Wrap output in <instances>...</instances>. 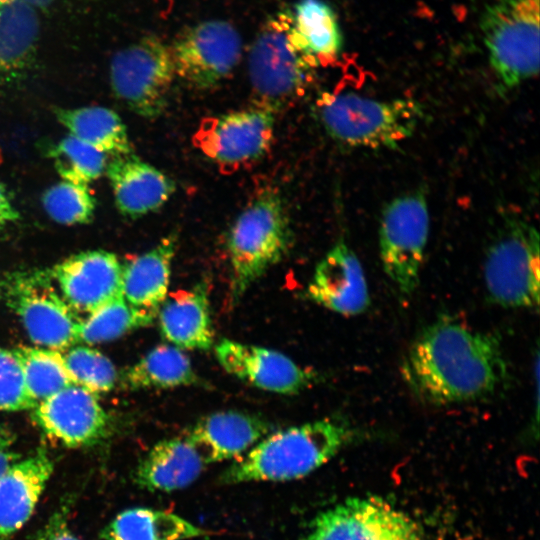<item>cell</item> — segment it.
<instances>
[{
  "mask_svg": "<svg viewBox=\"0 0 540 540\" xmlns=\"http://www.w3.org/2000/svg\"><path fill=\"white\" fill-rule=\"evenodd\" d=\"M401 375L419 401L447 406L496 394L508 380V365L495 335L442 316L412 341Z\"/></svg>",
  "mask_w": 540,
  "mask_h": 540,
  "instance_id": "6da1fadb",
  "label": "cell"
},
{
  "mask_svg": "<svg viewBox=\"0 0 540 540\" xmlns=\"http://www.w3.org/2000/svg\"><path fill=\"white\" fill-rule=\"evenodd\" d=\"M351 437V428L332 418L268 433L221 474L220 482H286L305 477L334 457Z\"/></svg>",
  "mask_w": 540,
  "mask_h": 540,
  "instance_id": "7a4b0ae2",
  "label": "cell"
},
{
  "mask_svg": "<svg viewBox=\"0 0 540 540\" xmlns=\"http://www.w3.org/2000/svg\"><path fill=\"white\" fill-rule=\"evenodd\" d=\"M316 107L327 134L357 148H396L413 135L423 117L415 100H379L348 91L323 92Z\"/></svg>",
  "mask_w": 540,
  "mask_h": 540,
  "instance_id": "3957f363",
  "label": "cell"
},
{
  "mask_svg": "<svg viewBox=\"0 0 540 540\" xmlns=\"http://www.w3.org/2000/svg\"><path fill=\"white\" fill-rule=\"evenodd\" d=\"M291 244L292 230L281 196L273 190L261 191L241 211L227 235L231 302L237 304L286 255Z\"/></svg>",
  "mask_w": 540,
  "mask_h": 540,
  "instance_id": "277c9868",
  "label": "cell"
},
{
  "mask_svg": "<svg viewBox=\"0 0 540 540\" xmlns=\"http://www.w3.org/2000/svg\"><path fill=\"white\" fill-rule=\"evenodd\" d=\"M317 67L296 40L292 12L271 15L261 26L248 56L255 106L274 113L292 104L305 93Z\"/></svg>",
  "mask_w": 540,
  "mask_h": 540,
  "instance_id": "5b68a950",
  "label": "cell"
},
{
  "mask_svg": "<svg viewBox=\"0 0 540 540\" xmlns=\"http://www.w3.org/2000/svg\"><path fill=\"white\" fill-rule=\"evenodd\" d=\"M480 29L491 68L506 88L539 71V0H486Z\"/></svg>",
  "mask_w": 540,
  "mask_h": 540,
  "instance_id": "8992f818",
  "label": "cell"
},
{
  "mask_svg": "<svg viewBox=\"0 0 540 540\" xmlns=\"http://www.w3.org/2000/svg\"><path fill=\"white\" fill-rule=\"evenodd\" d=\"M539 234L528 221L508 218L489 245L483 276L489 300L505 308L539 307Z\"/></svg>",
  "mask_w": 540,
  "mask_h": 540,
  "instance_id": "52a82bcc",
  "label": "cell"
},
{
  "mask_svg": "<svg viewBox=\"0 0 540 540\" xmlns=\"http://www.w3.org/2000/svg\"><path fill=\"white\" fill-rule=\"evenodd\" d=\"M425 195L414 191L393 198L383 209L379 226V255L383 270L403 297L419 285L429 235Z\"/></svg>",
  "mask_w": 540,
  "mask_h": 540,
  "instance_id": "ba28073f",
  "label": "cell"
},
{
  "mask_svg": "<svg viewBox=\"0 0 540 540\" xmlns=\"http://www.w3.org/2000/svg\"><path fill=\"white\" fill-rule=\"evenodd\" d=\"M109 75L115 96L130 110L156 118L176 76L170 47L157 36H144L113 55Z\"/></svg>",
  "mask_w": 540,
  "mask_h": 540,
  "instance_id": "9c48e42d",
  "label": "cell"
},
{
  "mask_svg": "<svg viewBox=\"0 0 540 540\" xmlns=\"http://www.w3.org/2000/svg\"><path fill=\"white\" fill-rule=\"evenodd\" d=\"M6 284L7 303L34 344L60 351L78 343L81 318L52 285L50 271L18 272Z\"/></svg>",
  "mask_w": 540,
  "mask_h": 540,
  "instance_id": "30bf717a",
  "label": "cell"
},
{
  "mask_svg": "<svg viewBox=\"0 0 540 540\" xmlns=\"http://www.w3.org/2000/svg\"><path fill=\"white\" fill-rule=\"evenodd\" d=\"M175 74L195 89L219 85L238 64L242 42L224 20H206L183 29L170 47Z\"/></svg>",
  "mask_w": 540,
  "mask_h": 540,
  "instance_id": "8fae6325",
  "label": "cell"
},
{
  "mask_svg": "<svg viewBox=\"0 0 540 540\" xmlns=\"http://www.w3.org/2000/svg\"><path fill=\"white\" fill-rule=\"evenodd\" d=\"M304 540H424L420 526L377 496L353 497L320 513Z\"/></svg>",
  "mask_w": 540,
  "mask_h": 540,
  "instance_id": "7c38bea8",
  "label": "cell"
},
{
  "mask_svg": "<svg viewBox=\"0 0 540 540\" xmlns=\"http://www.w3.org/2000/svg\"><path fill=\"white\" fill-rule=\"evenodd\" d=\"M273 131L274 113L254 106L204 118L193 143L228 173L263 156L271 146Z\"/></svg>",
  "mask_w": 540,
  "mask_h": 540,
  "instance_id": "4fadbf2b",
  "label": "cell"
},
{
  "mask_svg": "<svg viewBox=\"0 0 540 540\" xmlns=\"http://www.w3.org/2000/svg\"><path fill=\"white\" fill-rule=\"evenodd\" d=\"M32 418L49 438L69 448L94 445L108 434V416L96 394L75 384L39 402Z\"/></svg>",
  "mask_w": 540,
  "mask_h": 540,
  "instance_id": "5bb4252c",
  "label": "cell"
},
{
  "mask_svg": "<svg viewBox=\"0 0 540 540\" xmlns=\"http://www.w3.org/2000/svg\"><path fill=\"white\" fill-rule=\"evenodd\" d=\"M50 275L76 313L90 314L122 295V264L114 253L89 250L58 263Z\"/></svg>",
  "mask_w": 540,
  "mask_h": 540,
  "instance_id": "9a60e30c",
  "label": "cell"
},
{
  "mask_svg": "<svg viewBox=\"0 0 540 540\" xmlns=\"http://www.w3.org/2000/svg\"><path fill=\"white\" fill-rule=\"evenodd\" d=\"M214 352L227 373L268 392L295 395L316 380L312 371L266 347L223 339L215 345Z\"/></svg>",
  "mask_w": 540,
  "mask_h": 540,
  "instance_id": "2e32d148",
  "label": "cell"
},
{
  "mask_svg": "<svg viewBox=\"0 0 540 540\" xmlns=\"http://www.w3.org/2000/svg\"><path fill=\"white\" fill-rule=\"evenodd\" d=\"M307 297L343 316H357L370 305L368 283L354 251L339 240L316 265Z\"/></svg>",
  "mask_w": 540,
  "mask_h": 540,
  "instance_id": "e0dca14e",
  "label": "cell"
},
{
  "mask_svg": "<svg viewBox=\"0 0 540 540\" xmlns=\"http://www.w3.org/2000/svg\"><path fill=\"white\" fill-rule=\"evenodd\" d=\"M105 172L119 212L130 218L159 209L176 188L166 174L132 153L112 156Z\"/></svg>",
  "mask_w": 540,
  "mask_h": 540,
  "instance_id": "ac0fdd59",
  "label": "cell"
},
{
  "mask_svg": "<svg viewBox=\"0 0 540 540\" xmlns=\"http://www.w3.org/2000/svg\"><path fill=\"white\" fill-rule=\"evenodd\" d=\"M53 469L52 459L41 449L14 461L0 477V540L10 539L29 520Z\"/></svg>",
  "mask_w": 540,
  "mask_h": 540,
  "instance_id": "d6986e66",
  "label": "cell"
},
{
  "mask_svg": "<svg viewBox=\"0 0 540 540\" xmlns=\"http://www.w3.org/2000/svg\"><path fill=\"white\" fill-rule=\"evenodd\" d=\"M270 433L261 417L241 411H220L199 419L185 434L208 464L237 459Z\"/></svg>",
  "mask_w": 540,
  "mask_h": 540,
  "instance_id": "ffe728a7",
  "label": "cell"
},
{
  "mask_svg": "<svg viewBox=\"0 0 540 540\" xmlns=\"http://www.w3.org/2000/svg\"><path fill=\"white\" fill-rule=\"evenodd\" d=\"M209 290L205 282L166 297L157 310L162 337L183 350H209L214 344Z\"/></svg>",
  "mask_w": 540,
  "mask_h": 540,
  "instance_id": "44dd1931",
  "label": "cell"
},
{
  "mask_svg": "<svg viewBox=\"0 0 540 540\" xmlns=\"http://www.w3.org/2000/svg\"><path fill=\"white\" fill-rule=\"evenodd\" d=\"M208 465L186 435L163 439L139 462L134 480L149 491H177L195 482Z\"/></svg>",
  "mask_w": 540,
  "mask_h": 540,
  "instance_id": "7402d4cb",
  "label": "cell"
},
{
  "mask_svg": "<svg viewBox=\"0 0 540 540\" xmlns=\"http://www.w3.org/2000/svg\"><path fill=\"white\" fill-rule=\"evenodd\" d=\"M177 235L164 237L149 251L122 264V296L132 306L157 311L168 296Z\"/></svg>",
  "mask_w": 540,
  "mask_h": 540,
  "instance_id": "603a6c76",
  "label": "cell"
},
{
  "mask_svg": "<svg viewBox=\"0 0 540 540\" xmlns=\"http://www.w3.org/2000/svg\"><path fill=\"white\" fill-rule=\"evenodd\" d=\"M209 531L164 510L134 507L116 515L101 531L103 540H189Z\"/></svg>",
  "mask_w": 540,
  "mask_h": 540,
  "instance_id": "cb8c5ba5",
  "label": "cell"
},
{
  "mask_svg": "<svg viewBox=\"0 0 540 540\" xmlns=\"http://www.w3.org/2000/svg\"><path fill=\"white\" fill-rule=\"evenodd\" d=\"M39 32L36 8L23 0L0 4V78L18 74L28 65Z\"/></svg>",
  "mask_w": 540,
  "mask_h": 540,
  "instance_id": "d4e9b609",
  "label": "cell"
},
{
  "mask_svg": "<svg viewBox=\"0 0 540 540\" xmlns=\"http://www.w3.org/2000/svg\"><path fill=\"white\" fill-rule=\"evenodd\" d=\"M54 113L69 134L106 155L132 153L126 127L113 110L102 106H85L74 109L57 108Z\"/></svg>",
  "mask_w": 540,
  "mask_h": 540,
  "instance_id": "484cf974",
  "label": "cell"
},
{
  "mask_svg": "<svg viewBox=\"0 0 540 540\" xmlns=\"http://www.w3.org/2000/svg\"><path fill=\"white\" fill-rule=\"evenodd\" d=\"M293 29L302 51L315 62L327 64L342 49V34L333 9L323 0H299L294 7Z\"/></svg>",
  "mask_w": 540,
  "mask_h": 540,
  "instance_id": "4316f807",
  "label": "cell"
},
{
  "mask_svg": "<svg viewBox=\"0 0 540 540\" xmlns=\"http://www.w3.org/2000/svg\"><path fill=\"white\" fill-rule=\"evenodd\" d=\"M199 378L183 350L161 344L148 351L122 376L126 388L170 389L198 384Z\"/></svg>",
  "mask_w": 540,
  "mask_h": 540,
  "instance_id": "83f0119b",
  "label": "cell"
},
{
  "mask_svg": "<svg viewBox=\"0 0 540 540\" xmlns=\"http://www.w3.org/2000/svg\"><path fill=\"white\" fill-rule=\"evenodd\" d=\"M156 317L157 311L134 307L121 295L81 319L78 342L92 345L111 341L151 325Z\"/></svg>",
  "mask_w": 540,
  "mask_h": 540,
  "instance_id": "f1b7e54d",
  "label": "cell"
},
{
  "mask_svg": "<svg viewBox=\"0 0 540 540\" xmlns=\"http://www.w3.org/2000/svg\"><path fill=\"white\" fill-rule=\"evenodd\" d=\"M12 351L21 364L27 390L36 405L74 384L60 351L28 346Z\"/></svg>",
  "mask_w": 540,
  "mask_h": 540,
  "instance_id": "f546056e",
  "label": "cell"
},
{
  "mask_svg": "<svg viewBox=\"0 0 540 540\" xmlns=\"http://www.w3.org/2000/svg\"><path fill=\"white\" fill-rule=\"evenodd\" d=\"M47 156L64 181L88 185L107 167V155L69 134L47 147Z\"/></svg>",
  "mask_w": 540,
  "mask_h": 540,
  "instance_id": "4dcf8cb0",
  "label": "cell"
},
{
  "mask_svg": "<svg viewBox=\"0 0 540 540\" xmlns=\"http://www.w3.org/2000/svg\"><path fill=\"white\" fill-rule=\"evenodd\" d=\"M42 204L47 215L63 225L89 223L96 208L95 197L88 185L64 180L44 192Z\"/></svg>",
  "mask_w": 540,
  "mask_h": 540,
  "instance_id": "1f68e13d",
  "label": "cell"
},
{
  "mask_svg": "<svg viewBox=\"0 0 540 540\" xmlns=\"http://www.w3.org/2000/svg\"><path fill=\"white\" fill-rule=\"evenodd\" d=\"M62 355L75 385L94 394L113 389L117 371L112 361L103 353L87 346H72Z\"/></svg>",
  "mask_w": 540,
  "mask_h": 540,
  "instance_id": "d6a6232c",
  "label": "cell"
},
{
  "mask_svg": "<svg viewBox=\"0 0 540 540\" xmlns=\"http://www.w3.org/2000/svg\"><path fill=\"white\" fill-rule=\"evenodd\" d=\"M35 406L20 362L13 351L0 347V410L21 411Z\"/></svg>",
  "mask_w": 540,
  "mask_h": 540,
  "instance_id": "836d02e7",
  "label": "cell"
},
{
  "mask_svg": "<svg viewBox=\"0 0 540 540\" xmlns=\"http://www.w3.org/2000/svg\"><path fill=\"white\" fill-rule=\"evenodd\" d=\"M67 508L57 510L39 531L35 540H80L68 524Z\"/></svg>",
  "mask_w": 540,
  "mask_h": 540,
  "instance_id": "e575fe53",
  "label": "cell"
},
{
  "mask_svg": "<svg viewBox=\"0 0 540 540\" xmlns=\"http://www.w3.org/2000/svg\"><path fill=\"white\" fill-rule=\"evenodd\" d=\"M18 218L17 209L12 204L6 189L0 183V226L16 221Z\"/></svg>",
  "mask_w": 540,
  "mask_h": 540,
  "instance_id": "d590c367",
  "label": "cell"
},
{
  "mask_svg": "<svg viewBox=\"0 0 540 540\" xmlns=\"http://www.w3.org/2000/svg\"><path fill=\"white\" fill-rule=\"evenodd\" d=\"M19 456L8 450H0V477Z\"/></svg>",
  "mask_w": 540,
  "mask_h": 540,
  "instance_id": "8d00e7d4",
  "label": "cell"
},
{
  "mask_svg": "<svg viewBox=\"0 0 540 540\" xmlns=\"http://www.w3.org/2000/svg\"><path fill=\"white\" fill-rule=\"evenodd\" d=\"M12 441V433L0 423V450H7Z\"/></svg>",
  "mask_w": 540,
  "mask_h": 540,
  "instance_id": "74e56055",
  "label": "cell"
},
{
  "mask_svg": "<svg viewBox=\"0 0 540 540\" xmlns=\"http://www.w3.org/2000/svg\"><path fill=\"white\" fill-rule=\"evenodd\" d=\"M29 5L33 6L34 8L43 9L51 6L53 3H55L57 0H23Z\"/></svg>",
  "mask_w": 540,
  "mask_h": 540,
  "instance_id": "f35d334b",
  "label": "cell"
},
{
  "mask_svg": "<svg viewBox=\"0 0 540 540\" xmlns=\"http://www.w3.org/2000/svg\"><path fill=\"white\" fill-rule=\"evenodd\" d=\"M10 1H12V0H0V4H5V3H8Z\"/></svg>",
  "mask_w": 540,
  "mask_h": 540,
  "instance_id": "ab89813d",
  "label": "cell"
}]
</instances>
